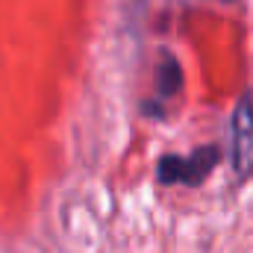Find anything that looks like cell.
I'll list each match as a JSON object with an SVG mask.
<instances>
[{
  "instance_id": "obj_1",
  "label": "cell",
  "mask_w": 253,
  "mask_h": 253,
  "mask_svg": "<svg viewBox=\"0 0 253 253\" xmlns=\"http://www.w3.org/2000/svg\"><path fill=\"white\" fill-rule=\"evenodd\" d=\"M218 159H221V153L212 144L209 147H197L191 156L171 153V156L159 159L156 177H159L162 186H200L209 177V171L218 165Z\"/></svg>"
},
{
  "instance_id": "obj_2",
  "label": "cell",
  "mask_w": 253,
  "mask_h": 253,
  "mask_svg": "<svg viewBox=\"0 0 253 253\" xmlns=\"http://www.w3.org/2000/svg\"><path fill=\"white\" fill-rule=\"evenodd\" d=\"M230 144H233V171L245 183L253 177V97L245 94L236 103V112L230 118Z\"/></svg>"
},
{
  "instance_id": "obj_3",
  "label": "cell",
  "mask_w": 253,
  "mask_h": 253,
  "mask_svg": "<svg viewBox=\"0 0 253 253\" xmlns=\"http://www.w3.org/2000/svg\"><path fill=\"white\" fill-rule=\"evenodd\" d=\"M180 88H183V71H180V62L174 59V56H162V62H159V71H156V94L162 97V100H168V97H174V94H180Z\"/></svg>"
},
{
  "instance_id": "obj_4",
  "label": "cell",
  "mask_w": 253,
  "mask_h": 253,
  "mask_svg": "<svg viewBox=\"0 0 253 253\" xmlns=\"http://www.w3.org/2000/svg\"><path fill=\"white\" fill-rule=\"evenodd\" d=\"M224 3H230V0H224Z\"/></svg>"
}]
</instances>
